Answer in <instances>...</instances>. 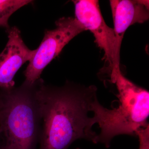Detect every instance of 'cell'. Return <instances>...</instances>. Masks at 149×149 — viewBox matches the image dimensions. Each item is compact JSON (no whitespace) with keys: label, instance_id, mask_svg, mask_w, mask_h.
Wrapping results in <instances>:
<instances>
[{"label":"cell","instance_id":"1","mask_svg":"<svg viewBox=\"0 0 149 149\" xmlns=\"http://www.w3.org/2000/svg\"><path fill=\"white\" fill-rule=\"evenodd\" d=\"M97 93L95 85L87 87L67 81L56 87L38 80L41 129L37 149H68L79 139L96 144L97 134L93 130L95 124L89 113Z\"/></svg>","mask_w":149,"mask_h":149},{"label":"cell","instance_id":"2","mask_svg":"<svg viewBox=\"0 0 149 149\" xmlns=\"http://www.w3.org/2000/svg\"><path fill=\"white\" fill-rule=\"evenodd\" d=\"M108 81L115 84L118 91L117 107L109 109L100 103L97 97L91 105L94 124L100 129L96 144L101 143L108 148L116 136L126 135L137 136L142 128L149 125V92L139 87L117 69Z\"/></svg>","mask_w":149,"mask_h":149},{"label":"cell","instance_id":"3","mask_svg":"<svg viewBox=\"0 0 149 149\" xmlns=\"http://www.w3.org/2000/svg\"><path fill=\"white\" fill-rule=\"evenodd\" d=\"M37 82L0 89V149H37L41 117Z\"/></svg>","mask_w":149,"mask_h":149},{"label":"cell","instance_id":"4","mask_svg":"<svg viewBox=\"0 0 149 149\" xmlns=\"http://www.w3.org/2000/svg\"><path fill=\"white\" fill-rule=\"evenodd\" d=\"M56 27L47 30L40 45L24 71L23 84L34 85L41 79L40 76L46 66L61 52L63 48L74 37L87 31L76 19L63 17L56 22Z\"/></svg>","mask_w":149,"mask_h":149},{"label":"cell","instance_id":"5","mask_svg":"<svg viewBox=\"0 0 149 149\" xmlns=\"http://www.w3.org/2000/svg\"><path fill=\"white\" fill-rule=\"evenodd\" d=\"M74 6L75 18L86 30L92 32L95 42L103 51L105 63L101 74L106 78L114 75L120 68V58L116 52V39L114 29L106 24L97 0L72 1Z\"/></svg>","mask_w":149,"mask_h":149},{"label":"cell","instance_id":"6","mask_svg":"<svg viewBox=\"0 0 149 149\" xmlns=\"http://www.w3.org/2000/svg\"><path fill=\"white\" fill-rule=\"evenodd\" d=\"M8 41L0 54V89L15 87L14 78L21 67L29 61L35 53L24 44L20 30L15 26L7 30Z\"/></svg>","mask_w":149,"mask_h":149},{"label":"cell","instance_id":"7","mask_svg":"<svg viewBox=\"0 0 149 149\" xmlns=\"http://www.w3.org/2000/svg\"><path fill=\"white\" fill-rule=\"evenodd\" d=\"M116 39V52L120 58L122 40L126 30L136 23H143L149 18V1L145 0L110 1Z\"/></svg>","mask_w":149,"mask_h":149},{"label":"cell","instance_id":"8","mask_svg":"<svg viewBox=\"0 0 149 149\" xmlns=\"http://www.w3.org/2000/svg\"><path fill=\"white\" fill-rule=\"evenodd\" d=\"M30 0H0V27L9 29L8 20L13 14L32 2Z\"/></svg>","mask_w":149,"mask_h":149},{"label":"cell","instance_id":"9","mask_svg":"<svg viewBox=\"0 0 149 149\" xmlns=\"http://www.w3.org/2000/svg\"><path fill=\"white\" fill-rule=\"evenodd\" d=\"M137 136L140 143L139 149H149V125L139 130Z\"/></svg>","mask_w":149,"mask_h":149},{"label":"cell","instance_id":"10","mask_svg":"<svg viewBox=\"0 0 149 149\" xmlns=\"http://www.w3.org/2000/svg\"><path fill=\"white\" fill-rule=\"evenodd\" d=\"M76 149H80V148H77Z\"/></svg>","mask_w":149,"mask_h":149}]
</instances>
